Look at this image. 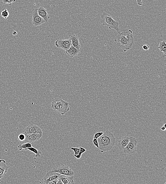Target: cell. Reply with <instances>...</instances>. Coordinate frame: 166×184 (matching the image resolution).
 I'll list each match as a JSON object with an SVG mask.
<instances>
[{"instance_id": "f546056e", "label": "cell", "mask_w": 166, "mask_h": 184, "mask_svg": "<svg viewBox=\"0 0 166 184\" xmlns=\"http://www.w3.org/2000/svg\"><path fill=\"white\" fill-rule=\"evenodd\" d=\"M136 1L138 5L139 6H142L143 5L142 3V0H136Z\"/></svg>"}, {"instance_id": "277c9868", "label": "cell", "mask_w": 166, "mask_h": 184, "mask_svg": "<svg viewBox=\"0 0 166 184\" xmlns=\"http://www.w3.org/2000/svg\"><path fill=\"white\" fill-rule=\"evenodd\" d=\"M101 17L100 21L102 25L106 26L109 29H114L118 34L120 33L118 28V22L115 21L110 15L104 12L101 15Z\"/></svg>"}, {"instance_id": "ffe728a7", "label": "cell", "mask_w": 166, "mask_h": 184, "mask_svg": "<svg viewBox=\"0 0 166 184\" xmlns=\"http://www.w3.org/2000/svg\"><path fill=\"white\" fill-rule=\"evenodd\" d=\"M28 149L29 150V151L32 152L35 154V158L39 157L40 156V154L42 153V152L41 151H40V150L36 149L33 147L28 148Z\"/></svg>"}, {"instance_id": "d6a6232c", "label": "cell", "mask_w": 166, "mask_h": 184, "mask_svg": "<svg viewBox=\"0 0 166 184\" xmlns=\"http://www.w3.org/2000/svg\"><path fill=\"white\" fill-rule=\"evenodd\" d=\"M1 178H0V182H3V181H2L1 180Z\"/></svg>"}, {"instance_id": "44dd1931", "label": "cell", "mask_w": 166, "mask_h": 184, "mask_svg": "<svg viewBox=\"0 0 166 184\" xmlns=\"http://www.w3.org/2000/svg\"><path fill=\"white\" fill-rule=\"evenodd\" d=\"M9 13L7 9H5L1 12V16L4 18V19H6L7 18L9 17Z\"/></svg>"}, {"instance_id": "3957f363", "label": "cell", "mask_w": 166, "mask_h": 184, "mask_svg": "<svg viewBox=\"0 0 166 184\" xmlns=\"http://www.w3.org/2000/svg\"><path fill=\"white\" fill-rule=\"evenodd\" d=\"M69 103L61 98H57L53 100L51 108L56 113L64 115L69 111Z\"/></svg>"}, {"instance_id": "7a4b0ae2", "label": "cell", "mask_w": 166, "mask_h": 184, "mask_svg": "<svg viewBox=\"0 0 166 184\" xmlns=\"http://www.w3.org/2000/svg\"><path fill=\"white\" fill-rule=\"evenodd\" d=\"M99 149L101 152L110 151L115 144L116 138L113 133L107 131L98 138Z\"/></svg>"}, {"instance_id": "8992f818", "label": "cell", "mask_w": 166, "mask_h": 184, "mask_svg": "<svg viewBox=\"0 0 166 184\" xmlns=\"http://www.w3.org/2000/svg\"><path fill=\"white\" fill-rule=\"evenodd\" d=\"M53 171L59 173L60 175H63L69 176L74 175V172L70 168L65 165L57 166L53 167Z\"/></svg>"}, {"instance_id": "9c48e42d", "label": "cell", "mask_w": 166, "mask_h": 184, "mask_svg": "<svg viewBox=\"0 0 166 184\" xmlns=\"http://www.w3.org/2000/svg\"><path fill=\"white\" fill-rule=\"evenodd\" d=\"M23 133L24 134H42V130L37 126L34 125H30L27 127L23 131Z\"/></svg>"}, {"instance_id": "d6986e66", "label": "cell", "mask_w": 166, "mask_h": 184, "mask_svg": "<svg viewBox=\"0 0 166 184\" xmlns=\"http://www.w3.org/2000/svg\"><path fill=\"white\" fill-rule=\"evenodd\" d=\"M32 147V145L31 143L27 142L24 143V144H20L17 147L20 151H21L22 149H24L25 150H28V148Z\"/></svg>"}, {"instance_id": "cb8c5ba5", "label": "cell", "mask_w": 166, "mask_h": 184, "mask_svg": "<svg viewBox=\"0 0 166 184\" xmlns=\"http://www.w3.org/2000/svg\"><path fill=\"white\" fill-rule=\"evenodd\" d=\"M71 149L73 150V151L74 152V156H77L78 154H79V152H80V148H74V147H71Z\"/></svg>"}, {"instance_id": "ac0fdd59", "label": "cell", "mask_w": 166, "mask_h": 184, "mask_svg": "<svg viewBox=\"0 0 166 184\" xmlns=\"http://www.w3.org/2000/svg\"><path fill=\"white\" fill-rule=\"evenodd\" d=\"M158 48L160 49L161 53H164L163 57H165L166 52V44L165 42L164 41L160 42V44H159Z\"/></svg>"}, {"instance_id": "8fae6325", "label": "cell", "mask_w": 166, "mask_h": 184, "mask_svg": "<svg viewBox=\"0 0 166 184\" xmlns=\"http://www.w3.org/2000/svg\"><path fill=\"white\" fill-rule=\"evenodd\" d=\"M25 140L27 142L33 143L39 141L42 137V134H25Z\"/></svg>"}, {"instance_id": "484cf974", "label": "cell", "mask_w": 166, "mask_h": 184, "mask_svg": "<svg viewBox=\"0 0 166 184\" xmlns=\"http://www.w3.org/2000/svg\"><path fill=\"white\" fill-rule=\"evenodd\" d=\"M103 133H104V132H97V133H96L95 134H94V138L98 139V138H99L101 136Z\"/></svg>"}, {"instance_id": "7402d4cb", "label": "cell", "mask_w": 166, "mask_h": 184, "mask_svg": "<svg viewBox=\"0 0 166 184\" xmlns=\"http://www.w3.org/2000/svg\"><path fill=\"white\" fill-rule=\"evenodd\" d=\"M79 148L80 150L79 154L77 156H74L77 159H80L81 157L82 154L86 151V150L84 148L82 147H80Z\"/></svg>"}, {"instance_id": "4fadbf2b", "label": "cell", "mask_w": 166, "mask_h": 184, "mask_svg": "<svg viewBox=\"0 0 166 184\" xmlns=\"http://www.w3.org/2000/svg\"><path fill=\"white\" fill-rule=\"evenodd\" d=\"M38 14L46 22H48L50 19V17L48 14V12L43 6H41L37 9Z\"/></svg>"}, {"instance_id": "836d02e7", "label": "cell", "mask_w": 166, "mask_h": 184, "mask_svg": "<svg viewBox=\"0 0 166 184\" xmlns=\"http://www.w3.org/2000/svg\"><path fill=\"white\" fill-rule=\"evenodd\" d=\"M166 124H165L164 125V127H165V128H166Z\"/></svg>"}, {"instance_id": "4dcf8cb0", "label": "cell", "mask_w": 166, "mask_h": 184, "mask_svg": "<svg viewBox=\"0 0 166 184\" xmlns=\"http://www.w3.org/2000/svg\"><path fill=\"white\" fill-rule=\"evenodd\" d=\"M166 128L164 127V126L161 127V129L162 130V131H165Z\"/></svg>"}, {"instance_id": "5bb4252c", "label": "cell", "mask_w": 166, "mask_h": 184, "mask_svg": "<svg viewBox=\"0 0 166 184\" xmlns=\"http://www.w3.org/2000/svg\"><path fill=\"white\" fill-rule=\"evenodd\" d=\"M129 137L127 136L123 137L118 141L117 146L119 149L123 150L129 142Z\"/></svg>"}, {"instance_id": "d4e9b609", "label": "cell", "mask_w": 166, "mask_h": 184, "mask_svg": "<svg viewBox=\"0 0 166 184\" xmlns=\"http://www.w3.org/2000/svg\"><path fill=\"white\" fill-rule=\"evenodd\" d=\"M26 136L24 134H21L18 137V140L20 141H23L25 140Z\"/></svg>"}, {"instance_id": "7c38bea8", "label": "cell", "mask_w": 166, "mask_h": 184, "mask_svg": "<svg viewBox=\"0 0 166 184\" xmlns=\"http://www.w3.org/2000/svg\"><path fill=\"white\" fill-rule=\"evenodd\" d=\"M69 39L72 41V45L80 50V45L79 39L80 38V36L78 34H73L69 35Z\"/></svg>"}, {"instance_id": "603a6c76", "label": "cell", "mask_w": 166, "mask_h": 184, "mask_svg": "<svg viewBox=\"0 0 166 184\" xmlns=\"http://www.w3.org/2000/svg\"><path fill=\"white\" fill-rule=\"evenodd\" d=\"M1 1L2 3L4 4H9V5L10 6L13 2L16 1V0H1Z\"/></svg>"}, {"instance_id": "2e32d148", "label": "cell", "mask_w": 166, "mask_h": 184, "mask_svg": "<svg viewBox=\"0 0 166 184\" xmlns=\"http://www.w3.org/2000/svg\"><path fill=\"white\" fill-rule=\"evenodd\" d=\"M73 176H69L63 175H60L59 178L64 184H72L75 183Z\"/></svg>"}, {"instance_id": "9a60e30c", "label": "cell", "mask_w": 166, "mask_h": 184, "mask_svg": "<svg viewBox=\"0 0 166 184\" xmlns=\"http://www.w3.org/2000/svg\"><path fill=\"white\" fill-rule=\"evenodd\" d=\"M8 169V167L6 164V161L3 159H0V178H3Z\"/></svg>"}, {"instance_id": "52a82bcc", "label": "cell", "mask_w": 166, "mask_h": 184, "mask_svg": "<svg viewBox=\"0 0 166 184\" xmlns=\"http://www.w3.org/2000/svg\"><path fill=\"white\" fill-rule=\"evenodd\" d=\"M60 174L51 170L47 172L42 179V183L47 184L49 182L53 181L59 178Z\"/></svg>"}, {"instance_id": "6da1fadb", "label": "cell", "mask_w": 166, "mask_h": 184, "mask_svg": "<svg viewBox=\"0 0 166 184\" xmlns=\"http://www.w3.org/2000/svg\"><path fill=\"white\" fill-rule=\"evenodd\" d=\"M118 34L114 41L124 52H126L132 48L134 43L133 32L129 30Z\"/></svg>"}, {"instance_id": "1f68e13d", "label": "cell", "mask_w": 166, "mask_h": 184, "mask_svg": "<svg viewBox=\"0 0 166 184\" xmlns=\"http://www.w3.org/2000/svg\"><path fill=\"white\" fill-rule=\"evenodd\" d=\"M13 35H14L15 36V37L16 35H17V33L15 31H14L13 33Z\"/></svg>"}, {"instance_id": "83f0119b", "label": "cell", "mask_w": 166, "mask_h": 184, "mask_svg": "<svg viewBox=\"0 0 166 184\" xmlns=\"http://www.w3.org/2000/svg\"><path fill=\"white\" fill-rule=\"evenodd\" d=\"M59 178L55 179V180L49 182L47 184H57L58 182L59 181Z\"/></svg>"}, {"instance_id": "30bf717a", "label": "cell", "mask_w": 166, "mask_h": 184, "mask_svg": "<svg viewBox=\"0 0 166 184\" xmlns=\"http://www.w3.org/2000/svg\"><path fill=\"white\" fill-rule=\"evenodd\" d=\"M32 22L35 26L41 25L46 22L38 14L37 9H35L32 13Z\"/></svg>"}, {"instance_id": "e0dca14e", "label": "cell", "mask_w": 166, "mask_h": 184, "mask_svg": "<svg viewBox=\"0 0 166 184\" xmlns=\"http://www.w3.org/2000/svg\"><path fill=\"white\" fill-rule=\"evenodd\" d=\"M80 51L72 45L70 48L66 51V53L69 57L72 58L78 55Z\"/></svg>"}, {"instance_id": "f1b7e54d", "label": "cell", "mask_w": 166, "mask_h": 184, "mask_svg": "<svg viewBox=\"0 0 166 184\" xmlns=\"http://www.w3.org/2000/svg\"><path fill=\"white\" fill-rule=\"evenodd\" d=\"M142 48L145 50H148L149 49V46L147 45L144 44L142 46Z\"/></svg>"}, {"instance_id": "ba28073f", "label": "cell", "mask_w": 166, "mask_h": 184, "mask_svg": "<svg viewBox=\"0 0 166 184\" xmlns=\"http://www.w3.org/2000/svg\"><path fill=\"white\" fill-rule=\"evenodd\" d=\"M55 45L58 48H61L65 51L68 50L72 45L71 39L58 40L55 42Z\"/></svg>"}, {"instance_id": "5b68a950", "label": "cell", "mask_w": 166, "mask_h": 184, "mask_svg": "<svg viewBox=\"0 0 166 184\" xmlns=\"http://www.w3.org/2000/svg\"><path fill=\"white\" fill-rule=\"evenodd\" d=\"M129 139L128 144L123 150L125 154H131L135 153L136 151L137 141L133 137H130Z\"/></svg>"}, {"instance_id": "4316f807", "label": "cell", "mask_w": 166, "mask_h": 184, "mask_svg": "<svg viewBox=\"0 0 166 184\" xmlns=\"http://www.w3.org/2000/svg\"><path fill=\"white\" fill-rule=\"evenodd\" d=\"M93 143L95 147L99 149V145H98V139L94 138L93 140Z\"/></svg>"}]
</instances>
